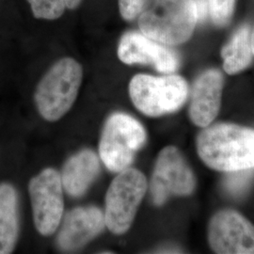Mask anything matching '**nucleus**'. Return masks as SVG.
Segmentation results:
<instances>
[{"label":"nucleus","mask_w":254,"mask_h":254,"mask_svg":"<svg viewBox=\"0 0 254 254\" xmlns=\"http://www.w3.org/2000/svg\"><path fill=\"white\" fill-rule=\"evenodd\" d=\"M152 0H119V9L122 17L134 21L147 9Z\"/></svg>","instance_id":"nucleus-19"},{"label":"nucleus","mask_w":254,"mask_h":254,"mask_svg":"<svg viewBox=\"0 0 254 254\" xmlns=\"http://www.w3.org/2000/svg\"><path fill=\"white\" fill-rule=\"evenodd\" d=\"M252 46H253V52L254 56V29L252 31Z\"/></svg>","instance_id":"nucleus-22"},{"label":"nucleus","mask_w":254,"mask_h":254,"mask_svg":"<svg viewBox=\"0 0 254 254\" xmlns=\"http://www.w3.org/2000/svg\"><path fill=\"white\" fill-rule=\"evenodd\" d=\"M147 140L145 128L136 119L123 112L110 115L102 131L99 157L112 173L130 167Z\"/></svg>","instance_id":"nucleus-5"},{"label":"nucleus","mask_w":254,"mask_h":254,"mask_svg":"<svg viewBox=\"0 0 254 254\" xmlns=\"http://www.w3.org/2000/svg\"><path fill=\"white\" fill-rule=\"evenodd\" d=\"M148 189L145 175L128 167L118 173L106 195V227L114 235H124L130 229Z\"/></svg>","instance_id":"nucleus-6"},{"label":"nucleus","mask_w":254,"mask_h":254,"mask_svg":"<svg viewBox=\"0 0 254 254\" xmlns=\"http://www.w3.org/2000/svg\"><path fill=\"white\" fill-rule=\"evenodd\" d=\"M129 95L141 113L159 117L181 109L189 97V85L176 74L153 76L140 73L129 83Z\"/></svg>","instance_id":"nucleus-4"},{"label":"nucleus","mask_w":254,"mask_h":254,"mask_svg":"<svg viewBox=\"0 0 254 254\" xmlns=\"http://www.w3.org/2000/svg\"><path fill=\"white\" fill-rule=\"evenodd\" d=\"M208 4L209 15L213 23L218 26H226L233 17L236 0H206Z\"/></svg>","instance_id":"nucleus-18"},{"label":"nucleus","mask_w":254,"mask_h":254,"mask_svg":"<svg viewBox=\"0 0 254 254\" xmlns=\"http://www.w3.org/2000/svg\"><path fill=\"white\" fill-rule=\"evenodd\" d=\"M20 233L18 193L13 185L0 183V254H11Z\"/></svg>","instance_id":"nucleus-14"},{"label":"nucleus","mask_w":254,"mask_h":254,"mask_svg":"<svg viewBox=\"0 0 254 254\" xmlns=\"http://www.w3.org/2000/svg\"><path fill=\"white\" fill-rule=\"evenodd\" d=\"M195 188V175L180 150L165 147L157 156L150 184L153 202L161 206L172 196H190Z\"/></svg>","instance_id":"nucleus-8"},{"label":"nucleus","mask_w":254,"mask_h":254,"mask_svg":"<svg viewBox=\"0 0 254 254\" xmlns=\"http://www.w3.org/2000/svg\"><path fill=\"white\" fill-rule=\"evenodd\" d=\"M209 245L219 254H254V226L232 209L220 210L209 222Z\"/></svg>","instance_id":"nucleus-9"},{"label":"nucleus","mask_w":254,"mask_h":254,"mask_svg":"<svg viewBox=\"0 0 254 254\" xmlns=\"http://www.w3.org/2000/svg\"><path fill=\"white\" fill-rule=\"evenodd\" d=\"M197 7V14H198V22L203 21L209 14L208 4L206 0H195Z\"/></svg>","instance_id":"nucleus-20"},{"label":"nucleus","mask_w":254,"mask_h":254,"mask_svg":"<svg viewBox=\"0 0 254 254\" xmlns=\"http://www.w3.org/2000/svg\"><path fill=\"white\" fill-rule=\"evenodd\" d=\"M223 90V75L211 69L196 79L191 92L190 118L199 127H208L218 116Z\"/></svg>","instance_id":"nucleus-12"},{"label":"nucleus","mask_w":254,"mask_h":254,"mask_svg":"<svg viewBox=\"0 0 254 254\" xmlns=\"http://www.w3.org/2000/svg\"><path fill=\"white\" fill-rule=\"evenodd\" d=\"M223 180L224 190L233 197H240L248 190L254 177V169L227 173Z\"/></svg>","instance_id":"nucleus-16"},{"label":"nucleus","mask_w":254,"mask_h":254,"mask_svg":"<svg viewBox=\"0 0 254 254\" xmlns=\"http://www.w3.org/2000/svg\"><path fill=\"white\" fill-rule=\"evenodd\" d=\"M58 246L64 252H73L89 244L106 228L105 215L96 206H82L71 210L61 223Z\"/></svg>","instance_id":"nucleus-11"},{"label":"nucleus","mask_w":254,"mask_h":254,"mask_svg":"<svg viewBox=\"0 0 254 254\" xmlns=\"http://www.w3.org/2000/svg\"><path fill=\"white\" fill-rule=\"evenodd\" d=\"M82 0H67V8L68 9H75L80 3Z\"/></svg>","instance_id":"nucleus-21"},{"label":"nucleus","mask_w":254,"mask_h":254,"mask_svg":"<svg viewBox=\"0 0 254 254\" xmlns=\"http://www.w3.org/2000/svg\"><path fill=\"white\" fill-rule=\"evenodd\" d=\"M197 23L195 0H152L138 17L141 33L165 46L189 41Z\"/></svg>","instance_id":"nucleus-2"},{"label":"nucleus","mask_w":254,"mask_h":254,"mask_svg":"<svg viewBox=\"0 0 254 254\" xmlns=\"http://www.w3.org/2000/svg\"><path fill=\"white\" fill-rule=\"evenodd\" d=\"M35 18H60L67 8V0H27Z\"/></svg>","instance_id":"nucleus-17"},{"label":"nucleus","mask_w":254,"mask_h":254,"mask_svg":"<svg viewBox=\"0 0 254 254\" xmlns=\"http://www.w3.org/2000/svg\"><path fill=\"white\" fill-rule=\"evenodd\" d=\"M83 79L81 64L72 58L58 61L37 86L34 101L40 115L57 122L72 109Z\"/></svg>","instance_id":"nucleus-3"},{"label":"nucleus","mask_w":254,"mask_h":254,"mask_svg":"<svg viewBox=\"0 0 254 254\" xmlns=\"http://www.w3.org/2000/svg\"><path fill=\"white\" fill-rule=\"evenodd\" d=\"M64 186L61 173L47 168L28 184L32 216L40 235H54L64 218Z\"/></svg>","instance_id":"nucleus-7"},{"label":"nucleus","mask_w":254,"mask_h":254,"mask_svg":"<svg viewBox=\"0 0 254 254\" xmlns=\"http://www.w3.org/2000/svg\"><path fill=\"white\" fill-rule=\"evenodd\" d=\"M100 157L91 149H84L67 159L61 173L64 190L80 198L100 173Z\"/></svg>","instance_id":"nucleus-13"},{"label":"nucleus","mask_w":254,"mask_h":254,"mask_svg":"<svg viewBox=\"0 0 254 254\" xmlns=\"http://www.w3.org/2000/svg\"><path fill=\"white\" fill-rule=\"evenodd\" d=\"M118 57L124 64H148L168 74L174 73L180 65L179 57L173 50L138 32H127L122 37Z\"/></svg>","instance_id":"nucleus-10"},{"label":"nucleus","mask_w":254,"mask_h":254,"mask_svg":"<svg viewBox=\"0 0 254 254\" xmlns=\"http://www.w3.org/2000/svg\"><path fill=\"white\" fill-rule=\"evenodd\" d=\"M204 128L196 144L208 168L222 173L254 169V129L231 124Z\"/></svg>","instance_id":"nucleus-1"},{"label":"nucleus","mask_w":254,"mask_h":254,"mask_svg":"<svg viewBox=\"0 0 254 254\" xmlns=\"http://www.w3.org/2000/svg\"><path fill=\"white\" fill-rule=\"evenodd\" d=\"M223 68L228 74L239 73L253 62L252 30L248 25L239 27L221 50Z\"/></svg>","instance_id":"nucleus-15"}]
</instances>
